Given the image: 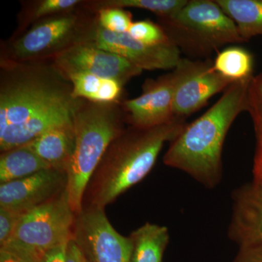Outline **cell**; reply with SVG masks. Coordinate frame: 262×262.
Wrapping results in <instances>:
<instances>
[{
	"instance_id": "4",
	"label": "cell",
	"mask_w": 262,
	"mask_h": 262,
	"mask_svg": "<svg viewBox=\"0 0 262 262\" xmlns=\"http://www.w3.org/2000/svg\"><path fill=\"white\" fill-rule=\"evenodd\" d=\"M121 101L97 103L81 99L73 115L75 147L67 166V192L76 215L83 208L84 196L108 146L125 130Z\"/></svg>"
},
{
	"instance_id": "26",
	"label": "cell",
	"mask_w": 262,
	"mask_h": 262,
	"mask_svg": "<svg viewBox=\"0 0 262 262\" xmlns=\"http://www.w3.org/2000/svg\"><path fill=\"white\" fill-rule=\"evenodd\" d=\"M42 256L29 250L6 244L0 248V262H41Z\"/></svg>"
},
{
	"instance_id": "30",
	"label": "cell",
	"mask_w": 262,
	"mask_h": 262,
	"mask_svg": "<svg viewBox=\"0 0 262 262\" xmlns=\"http://www.w3.org/2000/svg\"><path fill=\"white\" fill-rule=\"evenodd\" d=\"M86 257L82 250L76 244L73 238L70 239L67 245L66 262H85Z\"/></svg>"
},
{
	"instance_id": "9",
	"label": "cell",
	"mask_w": 262,
	"mask_h": 262,
	"mask_svg": "<svg viewBox=\"0 0 262 262\" xmlns=\"http://www.w3.org/2000/svg\"><path fill=\"white\" fill-rule=\"evenodd\" d=\"M177 67L179 78L173 106V117L177 118H187L235 82L217 72L209 58L195 61L182 58Z\"/></svg>"
},
{
	"instance_id": "6",
	"label": "cell",
	"mask_w": 262,
	"mask_h": 262,
	"mask_svg": "<svg viewBox=\"0 0 262 262\" xmlns=\"http://www.w3.org/2000/svg\"><path fill=\"white\" fill-rule=\"evenodd\" d=\"M81 5L72 11L42 19L18 37L2 41L0 60L51 61L72 46L85 42L96 13Z\"/></svg>"
},
{
	"instance_id": "15",
	"label": "cell",
	"mask_w": 262,
	"mask_h": 262,
	"mask_svg": "<svg viewBox=\"0 0 262 262\" xmlns=\"http://www.w3.org/2000/svg\"><path fill=\"white\" fill-rule=\"evenodd\" d=\"M29 144L51 168L66 171L75 147L73 122L53 127Z\"/></svg>"
},
{
	"instance_id": "1",
	"label": "cell",
	"mask_w": 262,
	"mask_h": 262,
	"mask_svg": "<svg viewBox=\"0 0 262 262\" xmlns=\"http://www.w3.org/2000/svg\"><path fill=\"white\" fill-rule=\"evenodd\" d=\"M81 99L74 97L72 82L52 61L0 60V151L72 124Z\"/></svg>"
},
{
	"instance_id": "19",
	"label": "cell",
	"mask_w": 262,
	"mask_h": 262,
	"mask_svg": "<svg viewBox=\"0 0 262 262\" xmlns=\"http://www.w3.org/2000/svg\"><path fill=\"white\" fill-rule=\"evenodd\" d=\"M235 23L244 42L262 36V0H216Z\"/></svg>"
},
{
	"instance_id": "17",
	"label": "cell",
	"mask_w": 262,
	"mask_h": 262,
	"mask_svg": "<svg viewBox=\"0 0 262 262\" xmlns=\"http://www.w3.org/2000/svg\"><path fill=\"white\" fill-rule=\"evenodd\" d=\"M51 168L29 144L16 146L1 152L0 183L13 182Z\"/></svg>"
},
{
	"instance_id": "2",
	"label": "cell",
	"mask_w": 262,
	"mask_h": 262,
	"mask_svg": "<svg viewBox=\"0 0 262 262\" xmlns=\"http://www.w3.org/2000/svg\"><path fill=\"white\" fill-rule=\"evenodd\" d=\"M251 79L231 84L208 111L187 124L170 143L164 164L187 174L206 189L218 187L223 177L226 137L235 119L247 112Z\"/></svg>"
},
{
	"instance_id": "23",
	"label": "cell",
	"mask_w": 262,
	"mask_h": 262,
	"mask_svg": "<svg viewBox=\"0 0 262 262\" xmlns=\"http://www.w3.org/2000/svg\"><path fill=\"white\" fill-rule=\"evenodd\" d=\"M127 33L134 39L148 46H161L171 42L159 24L149 20L133 22Z\"/></svg>"
},
{
	"instance_id": "14",
	"label": "cell",
	"mask_w": 262,
	"mask_h": 262,
	"mask_svg": "<svg viewBox=\"0 0 262 262\" xmlns=\"http://www.w3.org/2000/svg\"><path fill=\"white\" fill-rule=\"evenodd\" d=\"M232 213L227 235L238 247L262 244V185L246 183L231 195Z\"/></svg>"
},
{
	"instance_id": "25",
	"label": "cell",
	"mask_w": 262,
	"mask_h": 262,
	"mask_svg": "<svg viewBox=\"0 0 262 262\" xmlns=\"http://www.w3.org/2000/svg\"><path fill=\"white\" fill-rule=\"evenodd\" d=\"M247 112L251 115L254 132L262 130V73L254 75L248 91Z\"/></svg>"
},
{
	"instance_id": "27",
	"label": "cell",
	"mask_w": 262,
	"mask_h": 262,
	"mask_svg": "<svg viewBox=\"0 0 262 262\" xmlns=\"http://www.w3.org/2000/svg\"><path fill=\"white\" fill-rule=\"evenodd\" d=\"M24 213L0 207V245L4 246L14 232Z\"/></svg>"
},
{
	"instance_id": "5",
	"label": "cell",
	"mask_w": 262,
	"mask_h": 262,
	"mask_svg": "<svg viewBox=\"0 0 262 262\" xmlns=\"http://www.w3.org/2000/svg\"><path fill=\"white\" fill-rule=\"evenodd\" d=\"M158 24L181 53L192 58H208L227 45L244 42L216 0H187L178 13Z\"/></svg>"
},
{
	"instance_id": "20",
	"label": "cell",
	"mask_w": 262,
	"mask_h": 262,
	"mask_svg": "<svg viewBox=\"0 0 262 262\" xmlns=\"http://www.w3.org/2000/svg\"><path fill=\"white\" fill-rule=\"evenodd\" d=\"M82 0H34L21 2L18 25L10 38L18 37L36 22L51 15L77 9Z\"/></svg>"
},
{
	"instance_id": "16",
	"label": "cell",
	"mask_w": 262,
	"mask_h": 262,
	"mask_svg": "<svg viewBox=\"0 0 262 262\" xmlns=\"http://www.w3.org/2000/svg\"><path fill=\"white\" fill-rule=\"evenodd\" d=\"M129 237L132 241L130 262H163L170 241L166 227L147 222Z\"/></svg>"
},
{
	"instance_id": "32",
	"label": "cell",
	"mask_w": 262,
	"mask_h": 262,
	"mask_svg": "<svg viewBox=\"0 0 262 262\" xmlns=\"http://www.w3.org/2000/svg\"><path fill=\"white\" fill-rule=\"evenodd\" d=\"M85 262H91V261H89V259H88V258H86V261H85Z\"/></svg>"
},
{
	"instance_id": "10",
	"label": "cell",
	"mask_w": 262,
	"mask_h": 262,
	"mask_svg": "<svg viewBox=\"0 0 262 262\" xmlns=\"http://www.w3.org/2000/svg\"><path fill=\"white\" fill-rule=\"evenodd\" d=\"M85 42L116 53L142 71L173 70L182 58L181 51L173 42L148 46L127 32H112L102 28L98 25L96 15Z\"/></svg>"
},
{
	"instance_id": "28",
	"label": "cell",
	"mask_w": 262,
	"mask_h": 262,
	"mask_svg": "<svg viewBox=\"0 0 262 262\" xmlns=\"http://www.w3.org/2000/svg\"><path fill=\"white\" fill-rule=\"evenodd\" d=\"M232 262H262V244L238 247Z\"/></svg>"
},
{
	"instance_id": "18",
	"label": "cell",
	"mask_w": 262,
	"mask_h": 262,
	"mask_svg": "<svg viewBox=\"0 0 262 262\" xmlns=\"http://www.w3.org/2000/svg\"><path fill=\"white\" fill-rule=\"evenodd\" d=\"M72 82L73 96L97 103L120 102L124 86L118 81L84 72L64 74Z\"/></svg>"
},
{
	"instance_id": "8",
	"label": "cell",
	"mask_w": 262,
	"mask_h": 262,
	"mask_svg": "<svg viewBox=\"0 0 262 262\" xmlns=\"http://www.w3.org/2000/svg\"><path fill=\"white\" fill-rule=\"evenodd\" d=\"M72 238L91 262H130V237L117 232L104 208L83 207L76 215Z\"/></svg>"
},
{
	"instance_id": "31",
	"label": "cell",
	"mask_w": 262,
	"mask_h": 262,
	"mask_svg": "<svg viewBox=\"0 0 262 262\" xmlns=\"http://www.w3.org/2000/svg\"><path fill=\"white\" fill-rule=\"evenodd\" d=\"M67 245V243L49 250L43 255L41 262H66Z\"/></svg>"
},
{
	"instance_id": "11",
	"label": "cell",
	"mask_w": 262,
	"mask_h": 262,
	"mask_svg": "<svg viewBox=\"0 0 262 262\" xmlns=\"http://www.w3.org/2000/svg\"><path fill=\"white\" fill-rule=\"evenodd\" d=\"M179 78L177 67L158 78L146 80L142 85V94L137 98L121 101L128 126L148 128L176 118L173 115V98Z\"/></svg>"
},
{
	"instance_id": "7",
	"label": "cell",
	"mask_w": 262,
	"mask_h": 262,
	"mask_svg": "<svg viewBox=\"0 0 262 262\" xmlns=\"http://www.w3.org/2000/svg\"><path fill=\"white\" fill-rule=\"evenodd\" d=\"M75 219L66 189L24 213L5 245L18 246L43 256L49 250L72 238Z\"/></svg>"
},
{
	"instance_id": "22",
	"label": "cell",
	"mask_w": 262,
	"mask_h": 262,
	"mask_svg": "<svg viewBox=\"0 0 262 262\" xmlns=\"http://www.w3.org/2000/svg\"><path fill=\"white\" fill-rule=\"evenodd\" d=\"M253 55L245 48L232 46L218 53L213 61L217 72L233 81L244 80L253 77Z\"/></svg>"
},
{
	"instance_id": "3",
	"label": "cell",
	"mask_w": 262,
	"mask_h": 262,
	"mask_svg": "<svg viewBox=\"0 0 262 262\" xmlns=\"http://www.w3.org/2000/svg\"><path fill=\"white\" fill-rule=\"evenodd\" d=\"M176 118L148 128L125 127L111 143L87 188L89 206L104 208L143 180L155 166L165 143L187 125Z\"/></svg>"
},
{
	"instance_id": "12",
	"label": "cell",
	"mask_w": 262,
	"mask_h": 262,
	"mask_svg": "<svg viewBox=\"0 0 262 262\" xmlns=\"http://www.w3.org/2000/svg\"><path fill=\"white\" fill-rule=\"evenodd\" d=\"M51 61L63 74L84 72L103 78L113 79L123 86L143 72L116 53L87 42L72 46Z\"/></svg>"
},
{
	"instance_id": "21",
	"label": "cell",
	"mask_w": 262,
	"mask_h": 262,
	"mask_svg": "<svg viewBox=\"0 0 262 262\" xmlns=\"http://www.w3.org/2000/svg\"><path fill=\"white\" fill-rule=\"evenodd\" d=\"M187 3V0H82L81 5L93 13L107 8L145 10L159 19H166L178 13Z\"/></svg>"
},
{
	"instance_id": "24",
	"label": "cell",
	"mask_w": 262,
	"mask_h": 262,
	"mask_svg": "<svg viewBox=\"0 0 262 262\" xmlns=\"http://www.w3.org/2000/svg\"><path fill=\"white\" fill-rule=\"evenodd\" d=\"M95 13L98 25L112 32L127 33L134 22L132 14L123 8H103Z\"/></svg>"
},
{
	"instance_id": "29",
	"label": "cell",
	"mask_w": 262,
	"mask_h": 262,
	"mask_svg": "<svg viewBox=\"0 0 262 262\" xmlns=\"http://www.w3.org/2000/svg\"><path fill=\"white\" fill-rule=\"evenodd\" d=\"M256 147L253 164V180L262 185V130L255 132Z\"/></svg>"
},
{
	"instance_id": "13",
	"label": "cell",
	"mask_w": 262,
	"mask_h": 262,
	"mask_svg": "<svg viewBox=\"0 0 262 262\" xmlns=\"http://www.w3.org/2000/svg\"><path fill=\"white\" fill-rule=\"evenodd\" d=\"M65 170L54 168L0 185V207L25 213L67 189Z\"/></svg>"
}]
</instances>
